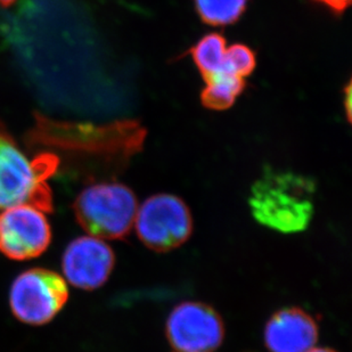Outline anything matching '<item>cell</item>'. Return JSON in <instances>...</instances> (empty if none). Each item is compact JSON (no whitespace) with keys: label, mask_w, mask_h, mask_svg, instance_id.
Returning <instances> with one entry per match:
<instances>
[{"label":"cell","mask_w":352,"mask_h":352,"mask_svg":"<svg viewBox=\"0 0 352 352\" xmlns=\"http://www.w3.org/2000/svg\"><path fill=\"white\" fill-rule=\"evenodd\" d=\"M206 81L201 93L203 107L213 111L228 110L241 96L246 87L244 78L221 70Z\"/></svg>","instance_id":"obj_10"},{"label":"cell","mask_w":352,"mask_h":352,"mask_svg":"<svg viewBox=\"0 0 352 352\" xmlns=\"http://www.w3.org/2000/svg\"><path fill=\"white\" fill-rule=\"evenodd\" d=\"M256 65V53L243 43H234L226 50L223 70L239 77H248Z\"/></svg>","instance_id":"obj_13"},{"label":"cell","mask_w":352,"mask_h":352,"mask_svg":"<svg viewBox=\"0 0 352 352\" xmlns=\"http://www.w3.org/2000/svg\"><path fill=\"white\" fill-rule=\"evenodd\" d=\"M226 50V39L219 34H206L190 48V56L203 79H209L223 70Z\"/></svg>","instance_id":"obj_11"},{"label":"cell","mask_w":352,"mask_h":352,"mask_svg":"<svg viewBox=\"0 0 352 352\" xmlns=\"http://www.w3.org/2000/svg\"><path fill=\"white\" fill-rule=\"evenodd\" d=\"M52 242L45 213L29 206H10L0 213V252L8 259L23 261L41 256Z\"/></svg>","instance_id":"obj_7"},{"label":"cell","mask_w":352,"mask_h":352,"mask_svg":"<svg viewBox=\"0 0 352 352\" xmlns=\"http://www.w3.org/2000/svg\"><path fill=\"white\" fill-rule=\"evenodd\" d=\"M166 336L176 352H213L223 344L225 324L209 305L185 301L170 313Z\"/></svg>","instance_id":"obj_6"},{"label":"cell","mask_w":352,"mask_h":352,"mask_svg":"<svg viewBox=\"0 0 352 352\" xmlns=\"http://www.w3.org/2000/svg\"><path fill=\"white\" fill-rule=\"evenodd\" d=\"M133 227L146 248L154 252H169L190 239L193 233V216L178 196L155 194L138 206Z\"/></svg>","instance_id":"obj_4"},{"label":"cell","mask_w":352,"mask_h":352,"mask_svg":"<svg viewBox=\"0 0 352 352\" xmlns=\"http://www.w3.org/2000/svg\"><path fill=\"white\" fill-rule=\"evenodd\" d=\"M318 324L298 307L276 311L267 322L263 340L270 352H308L318 341Z\"/></svg>","instance_id":"obj_9"},{"label":"cell","mask_w":352,"mask_h":352,"mask_svg":"<svg viewBox=\"0 0 352 352\" xmlns=\"http://www.w3.org/2000/svg\"><path fill=\"white\" fill-rule=\"evenodd\" d=\"M308 352H338L336 350L331 349V348H313Z\"/></svg>","instance_id":"obj_16"},{"label":"cell","mask_w":352,"mask_h":352,"mask_svg":"<svg viewBox=\"0 0 352 352\" xmlns=\"http://www.w3.org/2000/svg\"><path fill=\"white\" fill-rule=\"evenodd\" d=\"M57 164L58 160L50 154L30 161L0 123V210L29 204L50 212L53 196L47 180Z\"/></svg>","instance_id":"obj_2"},{"label":"cell","mask_w":352,"mask_h":352,"mask_svg":"<svg viewBox=\"0 0 352 352\" xmlns=\"http://www.w3.org/2000/svg\"><path fill=\"white\" fill-rule=\"evenodd\" d=\"M249 0H194L199 19L212 27L236 23L245 12Z\"/></svg>","instance_id":"obj_12"},{"label":"cell","mask_w":352,"mask_h":352,"mask_svg":"<svg viewBox=\"0 0 352 352\" xmlns=\"http://www.w3.org/2000/svg\"><path fill=\"white\" fill-rule=\"evenodd\" d=\"M15 1L16 0H0V5L3 7H10L13 5V3H15Z\"/></svg>","instance_id":"obj_17"},{"label":"cell","mask_w":352,"mask_h":352,"mask_svg":"<svg viewBox=\"0 0 352 352\" xmlns=\"http://www.w3.org/2000/svg\"><path fill=\"white\" fill-rule=\"evenodd\" d=\"M137 210V196L117 182L93 184L74 202V217L81 228L104 241L126 239L133 228Z\"/></svg>","instance_id":"obj_3"},{"label":"cell","mask_w":352,"mask_h":352,"mask_svg":"<svg viewBox=\"0 0 352 352\" xmlns=\"http://www.w3.org/2000/svg\"><path fill=\"white\" fill-rule=\"evenodd\" d=\"M314 1L327 7L333 14H336V16L342 15L351 3V0H314Z\"/></svg>","instance_id":"obj_14"},{"label":"cell","mask_w":352,"mask_h":352,"mask_svg":"<svg viewBox=\"0 0 352 352\" xmlns=\"http://www.w3.org/2000/svg\"><path fill=\"white\" fill-rule=\"evenodd\" d=\"M344 105H346V119L348 121H351V82L346 85L344 88Z\"/></svg>","instance_id":"obj_15"},{"label":"cell","mask_w":352,"mask_h":352,"mask_svg":"<svg viewBox=\"0 0 352 352\" xmlns=\"http://www.w3.org/2000/svg\"><path fill=\"white\" fill-rule=\"evenodd\" d=\"M69 289L62 276L53 270L32 268L17 276L10 286L13 315L28 325H45L63 309Z\"/></svg>","instance_id":"obj_5"},{"label":"cell","mask_w":352,"mask_h":352,"mask_svg":"<svg viewBox=\"0 0 352 352\" xmlns=\"http://www.w3.org/2000/svg\"><path fill=\"white\" fill-rule=\"evenodd\" d=\"M316 192L313 178L268 166L250 190V210L253 218L270 230L301 233L315 214Z\"/></svg>","instance_id":"obj_1"},{"label":"cell","mask_w":352,"mask_h":352,"mask_svg":"<svg viewBox=\"0 0 352 352\" xmlns=\"http://www.w3.org/2000/svg\"><path fill=\"white\" fill-rule=\"evenodd\" d=\"M116 266L113 250L104 239L81 236L67 245L62 270L71 285L85 291L100 289L110 278Z\"/></svg>","instance_id":"obj_8"}]
</instances>
